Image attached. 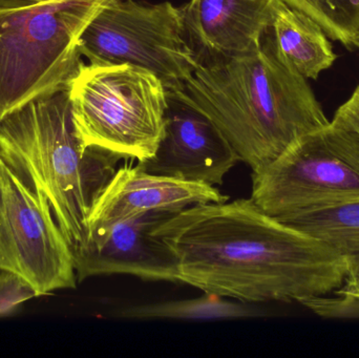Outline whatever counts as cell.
I'll return each instance as SVG.
<instances>
[{
  "label": "cell",
  "instance_id": "cell-1",
  "mask_svg": "<svg viewBox=\"0 0 359 358\" xmlns=\"http://www.w3.org/2000/svg\"><path fill=\"white\" fill-rule=\"evenodd\" d=\"M154 235L176 256L179 282L245 304H303L334 294L349 275L334 249L251 199L189 206Z\"/></svg>",
  "mask_w": 359,
  "mask_h": 358
},
{
  "label": "cell",
  "instance_id": "cell-2",
  "mask_svg": "<svg viewBox=\"0 0 359 358\" xmlns=\"http://www.w3.org/2000/svg\"><path fill=\"white\" fill-rule=\"evenodd\" d=\"M182 92L252 172L330 123L307 79L283 58L271 36L250 54L201 61Z\"/></svg>",
  "mask_w": 359,
  "mask_h": 358
},
{
  "label": "cell",
  "instance_id": "cell-3",
  "mask_svg": "<svg viewBox=\"0 0 359 358\" xmlns=\"http://www.w3.org/2000/svg\"><path fill=\"white\" fill-rule=\"evenodd\" d=\"M0 158L46 195L72 250L88 235V219L121 160L86 147L67 90L39 97L0 119Z\"/></svg>",
  "mask_w": 359,
  "mask_h": 358
},
{
  "label": "cell",
  "instance_id": "cell-4",
  "mask_svg": "<svg viewBox=\"0 0 359 358\" xmlns=\"http://www.w3.org/2000/svg\"><path fill=\"white\" fill-rule=\"evenodd\" d=\"M109 1L46 0L0 12V119L67 90L82 63V34Z\"/></svg>",
  "mask_w": 359,
  "mask_h": 358
},
{
  "label": "cell",
  "instance_id": "cell-5",
  "mask_svg": "<svg viewBox=\"0 0 359 358\" xmlns=\"http://www.w3.org/2000/svg\"><path fill=\"white\" fill-rule=\"evenodd\" d=\"M67 92L84 146L120 160L153 157L168 107V90L155 74L128 63L82 62Z\"/></svg>",
  "mask_w": 359,
  "mask_h": 358
},
{
  "label": "cell",
  "instance_id": "cell-6",
  "mask_svg": "<svg viewBox=\"0 0 359 358\" xmlns=\"http://www.w3.org/2000/svg\"><path fill=\"white\" fill-rule=\"evenodd\" d=\"M88 62L128 63L155 74L168 92L182 90L198 67L184 25L172 2L111 0L80 39Z\"/></svg>",
  "mask_w": 359,
  "mask_h": 358
},
{
  "label": "cell",
  "instance_id": "cell-7",
  "mask_svg": "<svg viewBox=\"0 0 359 358\" xmlns=\"http://www.w3.org/2000/svg\"><path fill=\"white\" fill-rule=\"evenodd\" d=\"M0 270L37 296L77 285L73 250L50 202L0 158Z\"/></svg>",
  "mask_w": 359,
  "mask_h": 358
},
{
  "label": "cell",
  "instance_id": "cell-8",
  "mask_svg": "<svg viewBox=\"0 0 359 358\" xmlns=\"http://www.w3.org/2000/svg\"><path fill=\"white\" fill-rule=\"evenodd\" d=\"M320 130L252 172L250 199L268 216L283 222L359 200L358 172L327 146Z\"/></svg>",
  "mask_w": 359,
  "mask_h": 358
},
{
  "label": "cell",
  "instance_id": "cell-9",
  "mask_svg": "<svg viewBox=\"0 0 359 358\" xmlns=\"http://www.w3.org/2000/svg\"><path fill=\"white\" fill-rule=\"evenodd\" d=\"M238 162V153L215 122L182 90H174L168 92L159 146L138 166L149 174L215 186L223 184Z\"/></svg>",
  "mask_w": 359,
  "mask_h": 358
},
{
  "label": "cell",
  "instance_id": "cell-10",
  "mask_svg": "<svg viewBox=\"0 0 359 358\" xmlns=\"http://www.w3.org/2000/svg\"><path fill=\"white\" fill-rule=\"evenodd\" d=\"M172 214L151 212L90 229L83 243L73 250L78 282L97 275H128L178 283L176 256L154 235Z\"/></svg>",
  "mask_w": 359,
  "mask_h": 358
},
{
  "label": "cell",
  "instance_id": "cell-11",
  "mask_svg": "<svg viewBox=\"0 0 359 358\" xmlns=\"http://www.w3.org/2000/svg\"><path fill=\"white\" fill-rule=\"evenodd\" d=\"M283 0H190L182 8L201 61L250 54L261 48Z\"/></svg>",
  "mask_w": 359,
  "mask_h": 358
},
{
  "label": "cell",
  "instance_id": "cell-12",
  "mask_svg": "<svg viewBox=\"0 0 359 358\" xmlns=\"http://www.w3.org/2000/svg\"><path fill=\"white\" fill-rule=\"evenodd\" d=\"M229 200L215 186L145 172L138 165L118 168L97 199L88 231L151 212L176 214L189 206Z\"/></svg>",
  "mask_w": 359,
  "mask_h": 358
},
{
  "label": "cell",
  "instance_id": "cell-13",
  "mask_svg": "<svg viewBox=\"0 0 359 358\" xmlns=\"http://www.w3.org/2000/svg\"><path fill=\"white\" fill-rule=\"evenodd\" d=\"M270 33L283 58L306 79H318L337 60L330 38L322 27L285 0L276 12Z\"/></svg>",
  "mask_w": 359,
  "mask_h": 358
},
{
  "label": "cell",
  "instance_id": "cell-14",
  "mask_svg": "<svg viewBox=\"0 0 359 358\" xmlns=\"http://www.w3.org/2000/svg\"><path fill=\"white\" fill-rule=\"evenodd\" d=\"M341 254L349 268L346 283H359V200L283 221Z\"/></svg>",
  "mask_w": 359,
  "mask_h": 358
},
{
  "label": "cell",
  "instance_id": "cell-15",
  "mask_svg": "<svg viewBox=\"0 0 359 358\" xmlns=\"http://www.w3.org/2000/svg\"><path fill=\"white\" fill-rule=\"evenodd\" d=\"M263 315L251 304L229 301L215 294H205L191 300L168 301L137 305L120 309L118 315L130 319H184V321H221L257 317Z\"/></svg>",
  "mask_w": 359,
  "mask_h": 358
},
{
  "label": "cell",
  "instance_id": "cell-16",
  "mask_svg": "<svg viewBox=\"0 0 359 358\" xmlns=\"http://www.w3.org/2000/svg\"><path fill=\"white\" fill-rule=\"evenodd\" d=\"M316 21L330 39L351 48L359 27V0H285Z\"/></svg>",
  "mask_w": 359,
  "mask_h": 358
},
{
  "label": "cell",
  "instance_id": "cell-17",
  "mask_svg": "<svg viewBox=\"0 0 359 358\" xmlns=\"http://www.w3.org/2000/svg\"><path fill=\"white\" fill-rule=\"evenodd\" d=\"M323 138L327 146L348 166L359 174V135L354 130L330 121L323 128Z\"/></svg>",
  "mask_w": 359,
  "mask_h": 358
},
{
  "label": "cell",
  "instance_id": "cell-18",
  "mask_svg": "<svg viewBox=\"0 0 359 358\" xmlns=\"http://www.w3.org/2000/svg\"><path fill=\"white\" fill-rule=\"evenodd\" d=\"M35 290L14 273L2 271L0 275V317L14 311L25 301L36 298Z\"/></svg>",
  "mask_w": 359,
  "mask_h": 358
},
{
  "label": "cell",
  "instance_id": "cell-19",
  "mask_svg": "<svg viewBox=\"0 0 359 358\" xmlns=\"http://www.w3.org/2000/svg\"><path fill=\"white\" fill-rule=\"evenodd\" d=\"M332 121L341 124L359 135V85L352 96L337 109Z\"/></svg>",
  "mask_w": 359,
  "mask_h": 358
},
{
  "label": "cell",
  "instance_id": "cell-20",
  "mask_svg": "<svg viewBox=\"0 0 359 358\" xmlns=\"http://www.w3.org/2000/svg\"><path fill=\"white\" fill-rule=\"evenodd\" d=\"M46 0H0V12L2 11L17 10L41 4Z\"/></svg>",
  "mask_w": 359,
  "mask_h": 358
},
{
  "label": "cell",
  "instance_id": "cell-21",
  "mask_svg": "<svg viewBox=\"0 0 359 358\" xmlns=\"http://www.w3.org/2000/svg\"><path fill=\"white\" fill-rule=\"evenodd\" d=\"M351 46H355V48H359V27L356 33L354 34L353 37L351 39Z\"/></svg>",
  "mask_w": 359,
  "mask_h": 358
}]
</instances>
